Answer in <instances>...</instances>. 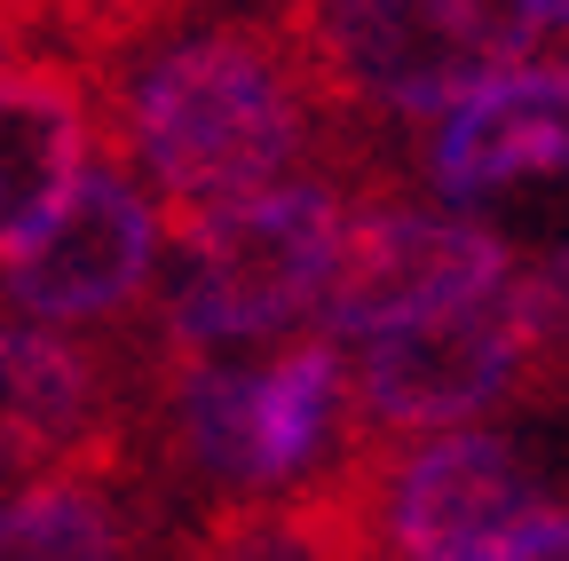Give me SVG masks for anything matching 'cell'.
<instances>
[{"label":"cell","mask_w":569,"mask_h":561,"mask_svg":"<svg viewBox=\"0 0 569 561\" xmlns=\"http://www.w3.org/2000/svg\"><path fill=\"white\" fill-rule=\"evenodd\" d=\"M301 80L253 32H190L127 88V143L174 198V214L190 206V222L277 190L301 151Z\"/></svg>","instance_id":"obj_1"},{"label":"cell","mask_w":569,"mask_h":561,"mask_svg":"<svg viewBox=\"0 0 569 561\" xmlns=\"http://www.w3.org/2000/svg\"><path fill=\"white\" fill-rule=\"evenodd\" d=\"M348 246V214L325 182H277L261 198L213 206L190 222L167 277V332L182 348L269 340L325 309Z\"/></svg>","instance_id":"obj_2"},{"label":"cell","mask_w":569,"mask_h":561,"mask_svg":"<svg viewBox=\"0 0 569 561\" xmlns=\"http://www.w3.org/2000/svg\"><path fill=\"white\" fill-rule=\"evenodd\" d=\"M538 24L530 0H309V56L348 96L436 119L522 72Z\"/></svg>","instance_id":"obj_3"},{"label":"cell","mask_w":569,"mask_h":561,"mask_svg":"<svg viewBox=\"0 0 569 561\" xmlns=\"http://www.w3.org/2000/svg\"><path fill=\"white\" fill-rule=\"evenodd\" d=\"M427 182L467 214H498V238L569 253V72H522L475 88L427 134Z\"/></svg>","instance_id":"obj_4"},{"label":"cell","mask_w":569,"mask_h":561,"mask_svg":"<svg viewBox=\"0 0 569 561\" xmlns=\"http://www.w3.org/2000/svg\"><path fill=\"white\" fill-rule=\"evenodd\" d=\"M538 348H553L522 269L498 293H475L459 309H436L419 324H396L380 340H365V364H356V411L372 428H451L475 419L482 403H498Z\"/></svg>","instance_id":"obj_5"},{"label":"cell","mask_w":569,"mask_h":561,"mask_svg":"<svg viewBox=\"0 0 569 561\" xmlns=\"http://www.w3.org/2000/svg\"><path fill=\"white\" fill-rule=\"evenodd\" d=\"M515 277V246L459 222V214H411V206H388V214L348 222L332 293H325V340H380L396 324H419L436 309H459L475 293H498Z\"/></svg>","instance_id":"obj_6"},{"label":"cell","mask_w":569,"mask_h":561,"mask_svg":"<svg viewBox=\"0 0 569 561\" xmlns=\"http://www.w3.org/2000/svg\"><path fill=\"white\" fill-rule=\"evenodd\" d=\"M159 261V214L119 167H88L71 198L40 222V238L0 261V301L32 324H88L134 301Z\"/></svg>","instance_id":"obj_7"},{"label":"cell","mask_w":569,"mask_h":561,"mask_svg":"<svg viewBox=\"0 0 569 561\" xmlns=\"http://www.w3.org/2000/svg\"><path fill=\"white\" fill-rule=\"evenodd\" d=\"M522 522H538V474L507 435H427L380 490L396 561H482Z\"/></svg>","instance_id":"obj_8"},{"label":"cell","mask_w":569,"mask_h":561,"mask_svg":"<svg viewBox=\"0 0 569 561\" xmlns=\"http://www.w3.org/2000/svg\"><path fill=\"white\" fill-rule=\"evenodd\" d=\"M88 174V103L56 72L0 80V261H17L40 222Z\"/></svg>","instance_id":"obj_9"},{"label":"cell","mask_w":569,"mask_h":561,"mask_svg":"<svg viewBox=\"0 0 569 561\" xmlns=\"http://www.w3.org/2000/svg\"><path fill=\"white\" fill-rule=\"evenodd\" d=\"M96 372L71 340L40 324H0V482L63 459L88 435Z\"/></svg>","instance_id":"obj_10"},{"label":"cell","mask_w":569,"mask_h":561,"mask_svg":"<svg viewBox=\"0 0 569 561\" xmlns=\"http://www.w3.org/2000/svg\"><path fill=\"white\" fill-rule=\"evenodd\" d=\"M348 403V372L332 357V340H301L284 357L261 364V395H253V428H261V482H284L317 467V451L332 443V419Z\"/></svg>","instance_id":"obj_11"},{"label":"cell","mask_w":569,"mask_h":561,"mask_svg":"<svg viewBox=\"0 0 569 561\" xmlns=\"http://www.w3.org/2000/svg\"><path fill=\"white\" fill-rule=\"evenodd\" d=\"M253 395H261V372L246 364H222V357H198L182 372V443L206 474L222 482H261V428H253Z\"/></svg>","instance_id":"obj_12"},{"label":"cell","mask_w":569,"mask_h":561,"mask_svg":"<svg viewBox=\"0 0 569 561\" xmlns=\"http://www.w3.org/2000/svg\"><path fill=\"white\" fill-rule=\"evenodd\" d=\"M0 561H119V522L88 482H40L0 507Z\"/></svg>","instance_id":"obj_13"},{"label":"cell","mask_w":569,"mask_h":561,"mask_svg":"<svg viewBox=\"0 0 569 561\" xmlns=\"http://www.w3.org/2000/svg\"><path fill=\"white\" fill-rule=\"evenodd\" d=\"M213 561H317V545H309V530H269V522H246Z\"/></svg>","instance_id":"obj_14"},{"label":"cell","mask_w":569,"mask_h":561,"mask_svg":"<svg viewBox=\"0 0 569 561\" xmlns=\"http://www.w3.org/2000/svg\"><path fill=\"white\" fill-rule=\"evenodd\" d=\"M482 561H569V514H538V522H522L507 545H490Z\"/></svg>","instance_id":"obj_15"},{"label":"cell","mask_w":569,"mask_h":561,"mask_svg":"<svg viewBox=\"0 0 569 561\" xmlns=\"http://www.w3.org/2000/svg\"><path fill=\"white\" fill-rule=\"evenodd\" d=\"M530 9H538L546 24H561V32H569V0H530Z\"/></svg>","instance_id":"obj_16"},{"label":"cell","mask_w":569,"mask_h":561,"mask_svg":"<svg viewBox=\"0 0 569 561\" xmlns=\"http://www.w3.org/2000/svg\"><path fill=\"white\" fill-rule=\"evenodd\" d=\"M0 63H9V40H0Z\"/></svg>","instance_id":"obj_17"}]
</instances>
